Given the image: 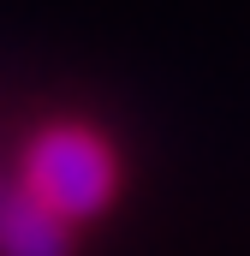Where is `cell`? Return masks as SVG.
<instances>
[{"label":"cell","instance_id":"obj_2","mask_svg":"<svg viewBox=\"0 0 250 256\" xmlns=\"http://www.w3.org/2000/svg\"><path fill=\"white\" fill-rule=\"evenodd\" d=\"M0 256H72V226L24 185H0Z\"/></svg>","mask_w":250,"mask_h":256},{"label":"cell","instance_id":"obj_1","mask_svg":"<svg viewBox=\"0 0 250 256\" xmlns=\"http://www.w3.org/2000/svg\"><path fill=\"white\" fill-rule=\"evenodd\" d=\"M18 185L36 196L48 214L72 220H90L102 214L114 191H120V161L108 149V137H96L90 126H48L30 149H24V173Z\"/></svg>","mask_w":250,"mask_h":256}]
</instances>
